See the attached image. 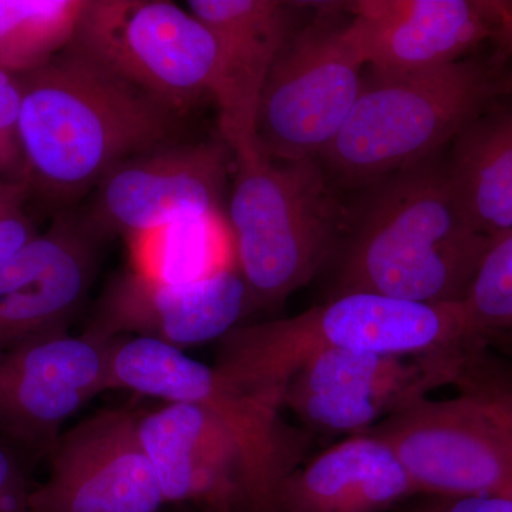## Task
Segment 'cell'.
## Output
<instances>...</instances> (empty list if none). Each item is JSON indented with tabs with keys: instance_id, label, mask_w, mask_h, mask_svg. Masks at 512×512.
<instances>
[{
	"instance_id": "obj_5",
	"label": "cell",
	"mask_w": 512,
	"mask_h": 512,
	"mask_svg": "<svg viewBox=\"0 0 512 512\" xmlns=\"http://www.w3.org/2000/svg\"><path fill=\"white\" fill-rule=\"evenodd\" d=\"M228 228L256 305L274 306L338 255L346 214L319 160L234 157Z\"/></svg>"
},
{
	"instance_id": "obj_32",
	"label": "cell",
	"mask_w": 512,
	"mask_h": 512,
	"mask_svg": "<svg viewBox=\"0 0 512 512\" xmlns=\"http://www.w3.org/2000/svg\"><path fill=\"white\" fill-rule=\"evenodd\" d=\"M495 338H500V339L505 340V342H507L508 345H510L512 348V335L495 336Z\"/></svg>"
},
{
	"instance_id": "obj_12",
	"label": "cell",
	"mask_w": 512,
	"mask_h": 512,
	"mask_svg": "<svg viewBox=\"0 0 512 512\" xmlns=\"http://www.w3.org/2000/svg\"><path fill=\"white\" fill-rule=\"evenodd\" d=\"M234 153L224 138L148 150L117 164L93 192L84 227L130 239L191 217L222 215Z\"/></svg>"
},
{
	"instance_id": "obj_22",
	"label": "cell",
	"mask_w": 512,
	"mask_h": 512,
	"mask_svg": "<svg viewBox=\"0 0 512 512\" xmlns=\"http://www.w3.org/2000/svg\"><path fill=\"white\" fill-rule=\"evenodd\" d=\"M84 0H0V69L25 74L73 40Z\"/></svg>"
},
{
	"instance_id": "obj_26",
	"label": "cell",
	"mask_w": 512,
	"mask_h": 512,
	"mask_svg": "<svg viewBox=\"0 0 512 512\" xmlns=\"http://www.w3.org/2000/svg\"><path fill=\"white\" fill-rule=\"evenodd\" d=\"M9 202L0 210V266L15 258L37 237L35 227L22 210L20 201Z\"/></svg>"
},
{
	"instance_id": "obj_28",
	"label": "cell",
	"mask_w": 512,
	"mask_h": 512,
	"mask_svg": "<svg viewBox=\"0 0 512 512\" xmlns=\"http://www.w3.org/2000/svg\"><path fill=\"white\" fill-rule=\"evenodd\" d=\"M407 512H512V498L503 494L437 495Z\"/></svg>"
},
{
	"instance_id": "obj_24",
	"label": "cell",
	"mask_w": 512,
	"mask_h": 512,
	"mask_svg": "<svg viewBox=\"0 0 512 512\" xmlns=\"http://www.w3.org/2000/svg\"><path fill=\"white\" fill-rule=\"evenodd\" d=\"M20 110H22V86H20L19 77L0 69V173L9 175L13 184L22 185Z\"/></svg>"
},
{
	"instance_id": "obj_18",
	"label": "cell",
	"mask_w": 512,
	"mask_h": 512,
	"mask_svg": "<svg viewBox=\"0 0 512 512\" xmlns=\"http://www.w3.org/2000/svg\"><path fill=\"white\" fill-rule=\"evenodd\" d=\"M97 241L83 222L57 221L0 266V353L66 329L96 274Z\"/></svg>"
},
{
	"instance_id": "obj_20",
	"label": "cell",
	"mask_w": 512,
	"mask_h": 512,
	"mask_svg": "<svg viewBox=\"0 0 512 512\" xmlns=\"http://www.w3.org/2000/svg\"><path fill=\"white\" fill-rule=\"evenodd\" d=\"M510 99V97H508ZM484 111L451 143L448 180L471 228L485 237L512 229V103Z\"/></svg>"
},
{
	"instance_id": "obj_3",
	"label": "cell",
	"mask_w": 512,
	"mask_h": 512,
	"mask_svg": "<svg viewBox=\"0 0 512 512\" xmlns=\"http://www.w3.org/2000/svg\"><path fill=\"white\" fill-rule=\"evenodd\" d=\"M483 343L464 302L420 303L349 292L291 318L237 326L221 339L214 367L238 389L282 396L296 370L326 350L429 356Z\"/></svg>"
},
{
	"instance_id": "obj_6",
	"label": "cell",
	"mask_w": 512,
	"mask_h": 512,
	"mask_svg": "<svg viewBox=\"0 0 512 512\" xmlns=\"http://www.w3.org/2000/svg\"><path fill=\"white\" fill-rule=\"evenodd\" d=\"M276 56L259 101V150L276 160H320L355 106L366 64L342 2L313 3Z\"/></svg>"
},
{
	"instance_id": "obj_16",
	"label": "cell",
	"mask_w": 512,
	"mask_h": 512,
	"mask_svg": "<svg viewBox=\"0 0 512 512\" xmlns=\"http://www.w3.org/2000/svg\"><path fill=\"white\" fill-rule=\"evenodd\" d=\"M366 67L382 73L436 69L471 56L498 26V0L342 2Z\"/></svg>"
},
{
	"instance_id": "obj_15",
	"label": "cell",
	"mask_w": 512,
	"mask_h": 512,
	"mask_svg": "<svg viewBox=\"0 0 512 512\" xmlns=\"http://www.w3.org/2000/svg\"><path fill=\"white\" fill-rule=\"evenodd\" d=\"M254 305L238 266L188 284H163L128 269L107 286L84 335L101 342L143 336L183 350L224 338Z\"/></svg>"
},
{
	"instance_id": "obj_25",
	"label": "cell",
	"mask_w": 512,
	"mask_h": 512,
	"mask_svg": "<svg viewBox=\"0 0 512 512\" xmlns=\"http://www.w3.org/2000/svg\"><path fill=\"white\" fill-rule=\"evenodd\" d=\"M457 383L463 392L480 394L512 417V367L490 362L478 350L468 359Z\"/></svg>"
},
{
	"instance_id": "obj_4",
	"label": "cell",
	"mask_w": 512,
	"mask_h": 512,
	"mask_svg": "<svg viewBox=\"0 0 512 512\" xmlns=\"http://www.w3.org/2000/svg\"><path fill=\"white\" fill-rule=\"evenodd\" d=\"M500 50L410 73L367 70L348 120L320 160L349 187L443 154V148L494 106L512 97V70Z\"/></svg>"
},
{
	"instance_id": "obj_8",
	"label": "cell",
	"mask_w": 512,
	"mask_h": 512,
	"mask_svg": "<svg viewBox=\"0 0 512 512\" xmlns=\"http://www.w3.org/2000/svg\"><path fill=\"white\" fill-rule=\"evenodd\" d=\"M366 433L393 448L419 493H510L512 417L480 394L426 397Z\"/></svg>"
},
{
	"instance_id": "obj_10",
	"label": "cell",
	"mask_w": 512,
	"mask_h": 512,
	"mask_svg": "<svg viewBox=\"0 0 512 512\" xmlns=\"http://www.w3.org/2000/svg\"><path fill=\"white\" fill-rule=\"evenodd\" d=\"M137 431L167 505L279 512L278 485L237 431L208 407L167 403L140 413Z\"/></svg>"
},
{
	"instance_id": "obj_31",
	"label": "cell",
	"mask_w": 512,
	"mask_h": 512,
	"mask_svg": "<svg viewBox=\"0 0 512 512\" xmlns=\"http://www.w3.org/2000/svg\"><path fill=\"white\" fill-rule=\"evenodd\" d=\"M13 185H16V184H5V183H2V181H0V197H2V195H5L6 192H9L10 190H12Z\"/></svg>"
},
{
	"instance_id": "obj_9",
	"label": "cell",
	"mask_w": 512,
	"mask_h": 512,
	"mask_svg": "<svg viewBox=\"0 0 512 512\" xmlns=\"http://www.w3.org/2000/svg\"><path fill=\"white\" fill-rule=\"evenodd\" d=\"M110 342L107 390L126 389L167 403L208 407L237 431L279 490L301 466L308 434L286 423L281 394L238 389L215 367L161 340L124 336Z\"/></svg>"
},
{
	"instance_id": "obj_33",
	"label": "cell",
	"mask_w": 512,
	"mask_h": 512,
	"mask_svg": "<svg viewBox=\"0 0 512 512\" xmlns=\"http://www.w3.org/2000/svg\"><path fill=\"white\" fill-rule=\"evenodd\" d=\"M507 497H511L512 498V487H511L510 493L507 494Z\"/></svg>"
},
{
	"instance_id": "obj_29",
	"label": "cell",
	"mask_w": 512,
	"mask_h": 512,
	"mask_svg": "<svg viewBox=\"0 0 512 512\" xmlns=\"http://www.w3.org/2000/svg\"><path fill=\"white\" fill-rule=\"evenodd\" d=\"M494 42L512 60V0H498V26Z\"/></svg>"
},
{
	"instance_id": "obj_13",
	"label": "cell",
	"mask_w": 512,
	"mask_h": 512,
	"mask_svg": "<svg viewBox=\"0 0 512 512\" xmlns=\"http://www.w3.org/2000/svg\"><path fill=\"white\" fill-rule=\"evenodd\" d=\"M140 413L103 410L59 437L32 512H163L156 470L138 437Z\"/></svg>"
},
{
	"instance_id": "obj_19",
	"label": "cell",
	"mask_w": 512,
	"mask_h": 512,
	"mask_svg": "<svg viewBox=\"0 0 512 512\" xmlns=\"http://www.w3.org/2000/svg\"><path fill=\"white\" fill-rule=\"evenodd\" d=\"M417 491L379 436L355 434L296 468L281 485L279 512H382Z\"/></svg>"
},
{
	"instance_id": "obj_17",
	"label": "cell",
	"mask_w": 512,
	"mask_h": 512,
	"mask_svg": "<svg viewBox=\"0 0 512 512\" xmlns=\"http://www.w3.org/2000/svg\"><path fill=\"white\" fill-rule=\"evenodd\" d=\"M303 3L278 0H190L187 9L214 36L218 69L212 99L222 138L234 157L258 153L256 116L266 77L298 28Z\"/></svg>"
},
{
	"instance_id": "obj_7",
	"label": "cell",
	"mask_w": 512,
	"mask_h": 512,
	"mask_svg": "<svg viewBox=\"0 0 512 512\" xmlns=\"http://www.w3.org/2000/svg\"><path fill=\"white\" fill-rule=\"evenodd\" d=\"M69 46L181 116L214 90V36L168 0H84Z\"/></svg>"
},
{
	"instance_id": "obj_27",
	"label": "cell",
	"mask_w": 512,
	"mask_h": 512,
	"mask_svg": "<svg viewBox=\"0 0 512 512\" xmlns=\"http://www.w3.org/2000/svg\"><path fill=\"white\" fill-rule=\"evenodd\" d=\"M30 493L15 454L0 443V512H32Z\"/></svg>"
},
{
	"instance_id": "obj_14",
	"label": "cell",
	"mask_w": 512,
	"mask_h": 512,
	"mask_svg": "<svg viewBox=\"0 0 512 512\" xmlns=\"http://www.w3.org/2000/svg\"><path fill=\"white\" fill-rule=\"evenodd\" d=\"M107 357L109 342L66 329L0 353V434L52 451L64 421L107 390Z\"/></svg>"
},
{
	"instance_id": "obj_21",
	"label": "cell",
	"mask_w": 512,
	"mask_h": 512,
	"mask_svg": "<svg viewBox=\"0 0 512 512\" xmlns=\"http://www.w3.org/2000/svg\"><path fill=\"white\" fill-rule=\"evenodd\" d=\"M131 271L163 284H188L237 266L224 215L191 217L128 241Z\"/></svg>"
},
{
	"instance_id": "obj_2",
	"label": "cell",
	"mask_w": 512,
	"mask_h": 512,
	"mask_svg": "<svg viewBox=\"0 0 512 512\" xmlns=\"http://www.w3.org/2000/svg\"><path fill=\"white\" fill-rule=\"evenodd\" d=\"M488 241L464 218L440 154L365 187L340 244L333 296L464 302Z\"/></svg>"
},
{
	"instance_id": "obj_11",
	"label": "cell",
	"mask_w": 512,
	"mask_h": 512,
	"mask_svg": "<svg viewBox=\"0 0 512 512\" xmlns=\"http://www.w3.org/2000/svg\"><path fill=\"white\" fill-rule=\"evenodd\" d=\"M467 356L468 350L429 356L326 350L285 383L282 404L309 429L362 434L434 387L456 383Z\"/></svg>"
},
{
	"instance_id": "obj_1",
	"label": "cell",
	"mask_w": 512,
	"mask_h": 512,
	"mask_svg": "<svg viewBox=\"0 0 512 512\" xmlns=\"http://www.w3.org/2000/svg\"><path fill=\"white\" fill-rule=\"evenodd\" d=\"M25 190L69 202L111 168L170 143L181 114L67 46L19 74Z\"/></svg>"
},
{
	"instance_id": "obj_23",
	"label": "cell",
	"mask_w": 512,
	"mask_h": 512,
	"mask_svg": "<svg viewBox=\"0 0 512 512\" xmlns=\"http://www.w3.org/2000/svg\"><path fill=\"white\" fill-rule=\"evenodd\" d=\"M512 295V229L493 235L464 303L477 306Z\"/></svg>"
},
{
	"instance_id": "obj_30",
	"label": "cell",
	"mask_w": 512,
	"mask_h": 512,
	"mask_svg": "<svg viewBox=\"0 0 512 512\" xmlns=\"http://www.w3.org/2000/svg\"><path fill=\"white\" fill-rule=\"evenodd\" d=\"M25 192L26 190L25 187H23V185H13L12 190L6 192L5 195H2V197H0V210H2V208L5 207V205H8L9 202L19 200V198H23V194H25Z\"/></svg>"
}]
</instances>
